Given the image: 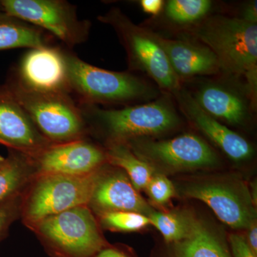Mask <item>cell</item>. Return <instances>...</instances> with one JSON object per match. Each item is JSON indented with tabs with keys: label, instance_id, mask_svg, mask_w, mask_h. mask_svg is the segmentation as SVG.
I'll return each instance as SVG.
<instances>
[{
	"label": "cell",
	"instance_id": "6da1fadb",
	"mask_svg": "<svg viewBox=\"0 0 257 257\" xmlns=\"http://www.w3.org/2000/svg\"><path fill=\"white\" fill-rule=\"evenodd\" d=\"M193 35L210 49L221 71L244 76L251 103L256 99L257 26L243 19L210 17L193 30Z\"/></svg>",
	"mask_w": 257,
	"mask_h": 257
},
{
	"label": "cell",
	"instance_id": "7a4b0ae2",
	"mask_svg": "<svg viewBox=\"0 0 257 257\" xmlns=\"http://www.w3.org/2000/svg\"><path fill=\"white\" fill-rule=\"evenodd\" d=\"M46 140L59 144L77 141L84 116L70 94L35 90L10 74L4 84Z\"/></svg>",
	"mask_w": 257,
	"mask_h": 257
},
{
	"label": "cell",
	"instance_id": "3957f363",
	"mask_svg": "<svg viewBox=\"0 0 257 257\" xmlns=\"http://www.w3.org/2000/svg\"><path fill=\"white\" fill-rule=\"evenodd\" d=\"M69 91L79 105L127 104L157 96L156 90L130 72L106 70L91 65L73 54L64 52Z\"/></svg>",
	"mask_w": 257,
	"mask_h": 257
},
{
	"label": "cell",
	"instance_id": "277c9868",
	"mask_svg": "<svg viewBox=\"0 0 257 257\" xmlns=\"http://www.w3.org/2000/svg\"><path fill=\"white\" fill-rule=\"evenodd\" d=\"M114 29L126 51L130 68L146 73L161 89L175 93L181 89L180 80L171 67L156 34L133 23L118 8L98 18Z\"/></svg>",
	"mask_w": 257,
	"mask_h": 257
},
{
	"label": "cell",
	"instance_id": "5b68a950",
	"mask_svg": "<svg viewBox=\"0 0 257 257\" xmlns=\"http://www.w3.org/2000/svg\"><path fill=\"white\" fill-rule=\"evenodd\" d=\"M170 99L126 106L122 109H104L94 105H80L83 114L95 118L116 143L127 139L150 136L169 131L179 123Z\"/></svg>",
	"mask_w": 257,
	"mask_h": 257
},
{
	"label": "cell",
	"instance_id": "8992f818",
	"mask_svg": "<svg viewBox=\"0 0 257 257\" xmlns=\"http://www.w3.org/2000/svg\"><path fill=\"white\" fill-rule=\"evenodd\" d=\"M3 13L48 32L69 48L87 40L90 25L62 0H0Z\"/></svg>",
	"mask_w": 257,
	"mask_h": 257
},
{
	"label": "cell",
	"instance_id": "52a82bcc",
	"mask_svg": "<svg viewBox=\"0 0 257 257\" xmlns=\"http://www.w3.org/2000/svg\"><path fill=\"white\" fill-rule=\"evenodd\" d=\"M40 234L66 257H92L104 242L87 206L48 216L37 224Z\"/></svg>",
	"mask_w": 257,
	"mask_h": 257
},
{
	"label": "cell",
	"instance_id": "ba28073f",
	"mask_svg": "<svg viewBox=\"0 0 257 257\" xmlns=\"http://www.w3.org/2000/svg\"><path fill=\"white\" fill-rule=\"evenodd\" d=\"M95 172L89 175H47L40 179L29 198L26 219L38 224L48 216L72 208L87 206L99 179Z\"/></svg>",
	"mask_w": 257,
	"mask_h": 257
},
{
	"label": "cell",
	"instance_id": "9c48e42d",
	"mask_svg": "<svg viewBox=\"0 0 257 257\" xmlns=\"http://www.w3.org/2000/svg\"><path fill=\"white\" fill-rule=\"evenodd\" d=\"M136 150L142 157L174 170L211 167L218 160L205 142L189 134L165 141L138 144Z\"/></svg>",
	"mask_w": 257,
	"mask_h": 257
},
{
	"label": "cell",
	"instance_id": "30bf717a",
	"mask_svg": "<svg viewBox=\"0 0 257 257\" xmlns=\"http://www.w3.org/2000/svg\"><path fill=\"white\" fill-rule=\"evenodd\" d=\"M11 74L35 90L70 94L64 51L58 47L31 49Z\"/></svg>",
	"mask_w": 257,
	"mask_h": 257
},
{
	"label": "cell",
	"instance_id": "8fae6325",
	"mask_svg": "<svg viewBox=\"0 0 257 257\" xmlns=\"http://www.w3.org/2000/svg\"><path fill=\"white\" fill-rule=\"evenodd\" d=\"M37 157L39 170L45 175H89L106 159L100 149L82 140L48 147Z\"/></svg>",
	"mask_w": 257,
	"mask_h": 257
},
{
	"label": "cell",
	"instance_id": "7c38bea8",
	"mask_svg": "<svg viewBox=\"0 0 257 257\" xmlns=\"http://www.w3.org/2000/svg\"><path fill=\"white\" fill-rule=\"evenodd\" d=\"M0 143L36 155L50 147L4 84L0 85Z\"/></svg>",
	"mask_w": 257,
	"mask_h": 257
},
{
	"label": "cell",
	"instance_id": "4fadbf2b",
	"mask_svg": "<svg viewBox=\"0 0 257 257\" xmlns=\"http://www.w3.org/2000/svg\"><path fill=\"white\" fill-rule=\"evenodd\" d=\"M189 198L207 204L224 224L234 229H248L254 221V211L246 200L224 184H192L184 190Z\"/></svg>",
	"mask_w": 257,
	"mask_h": 257
},
{
	"label": "cell",
	"instance_id": "5bb4252c",
	"mask_svg": "<svg viewBox=\"0 0 257 257\" xmlns=\"http://www.w3.org/2000/svg\"><path fill=\"white\" fill-rule=\"evenodd\" d=\"M181 110L199 130L212 140L224 153L235 161H242L249 158L253 153L250 144L221 124L200 107L192 94L181 88L175 93Z\"/></svg>",
	"mask_w": 257,
	"mask_h": 257
},
{
	"label": "cell",
	"instance_id": "9a60e30c",
	"mask_svg": "<svg viewBox=\"0 0 257 257\" xmlns=\"http://www.w3.org/2000/svg\"><path fill=\"white\" fill-rule=\"evenodd\" d=\"M156 38L179 80L199 75H211L220 72L219 61L205 45L183 40Z\"/></svg>",
	"mask_w": 257,
	"mask_h": 257
},
{
	"label": "cell",
	"instance_id": "2e32d148",
	"mask_svg": "<svg viewBox=\"0 0 257 257\" xmlns=\"http://www.w3.org/2000/svg\"><path fill=\"white\" fill-rule=\"evenodd\" d=\"M90 202L103 213L133 211L146 215L152 211L130 179L121 173L99 178Z\"/></svg>",
	"mask_w": 257,
	"mask_h": 257
},
{
	"label": "cell",
	"instance_id": "e0dca14e",
	"mask_svg": "<svg viewBox=\"0 0 257 257\" xmlns=\"http://www.w3.org/2000/svg\"><path fill=\"white\" fill-rule=\"evenodd\" d=\"M192 96L202 109L219 121L241 124L247 119V103L229 88L213 83L206 84Z\"/></svg>",
	"mask_w": 257,
	"mask_h": 257
},
{
	"label": "cell",
	"instance_id": "ac0fdd59",
	"mask_svg": "<svg viewBox=\"0 0 257 257\" xmlns=\"http://www.w3.org/2000/svg\"><path fill=\"white\" fill-rule=\"evenodd\" d=\"M48 37L42 29L0 12V51L50 46Z\"/></svg>",
	"mask_w": 257,
	"mask_h": 257
},
{
	"label": "cell",
	"instance_id": "d6986e66",
	"mask_svg": "<svg viewBox=\"0 0 257 257\" xmlns=\"http://www.w3.org/2000/svg\"><path fill=\"white\" fill-rule=\"evenodd\" d=\"M187 234L176 243V257H229L220 240L207 226L187 217Z\"/></svg>",
	"mask_w": 257,
	"mask_h": 257
},
{
	"label": "cell",
	"instance_id": "ffe728a7",
	"mask_svg": "<svg viewBox=\"0 0 257 257\" xmlns=\"http://www.w3.org/2000/svg\"><path fill=\"white\" fill-rule=\"evenodd\" d=\"M111 164L126 171L138 192L146 189L152 178V168L121 143H113L106 153Z\"/></svg>",
	"mask_w": 257,
	"mask_h": 257
},
{
	"label": "cell",
	"instance_id": "44dd1931",
	"mask_svg": "<svg viewBox=\"0 0 257 257\" xmlns=\"http://www.w3.org/2000/svg\"><path fill=\"white\" fill-rule=\"evenodd\" d=\"M211 5L209 0H170L165 5V14L174 23H195L207 16Z\"/></svg>",
	"mask_w": 257,
	"mask_h": 257
},
{
	"label": "cell",
	"instance_id": "7402d4cb",
	"mask_svg": "<svg viewBox=\"0 0 257 257\" xmlns=\"http://www.w3.org/2000/svg\"><path fill=\"white\" fill-rule=\"evenodd\" d=\"M27 177L23 160L15 155L5 159L0 168V204L16 197Z\"/></svg>",
	"mask_w": 257,
	"mask_h": 257
},
{
	"label": "cell",
	"instance_id": "603a6c76",
	"mask_svg": "<svg viewBox=\"0 0 257 257\" xmlns=\"http://www.w3.org/2000/svg\"><path fill=\"white\" fill-rule=\"evenodd\" d=\"M147 216L150 219V224L153 225L168 242H178L187 234V217L152 211Z\"/></svg>",
	"mask_w": 257,
	"mask_h": 257
},
{
	"label": "cell",
	"instance_id": "cb8c5ba5",
	"mask_svg": "<svg viewBox=\"0 0 257 257\" xmlns=\"http://www.w3.org/2000/svg\"><path fill=\"white\" fill-rule=\"evenodd\" d=\"M101 222L109 229L123 231H138L150 224L148 216L133 211L103 213Z\"/></svg>",
	"mask_w": 257,
	"mask_h": 257
},
{
	"label": "cell",
	"instance_id": "d4e9b609",
	"mask_svg": "<svg viewBox=\"0 0 257 257\" xmlns=\"http://www.w3.org/2000/svg\"><path fill=\"white\" fill-rule=\"evenodd\" d=\"M147 189L152 200L159 204H167L175 195L173 184L163 175L152 177Z\"/></svg>",
	"mask_w": 257,
	"mask_h": 257
},
{
	"label": "cell",
	"instance_id": "484cf974",
	"mask_svg": "<svg viewBox=\"0 0 257 257\" xmlns=\"http://www.w3.org/2000/svg\"><path fill=\"white\" fill-rule=\"evenodd\" d=\"M20 201L15 197L0 204V240L4 236L11 223L18 216Z\"/></svg>",
	"mask_w": 257,
	"mask_h": 257
},
{
	"label": "cell",
	"instance_id": "4316f807",
	"mask_svg": "<svg viewBox=\"0 0 257 257\" xmlns=\"http://www.w3.org/2000/svg\"><path fill=\"white\" fill-rule=\"evenodd\" d=\"M229 240L234 257H256V253L253 252L241 235L231 234Z\"/></svg>",
	"mask_w": 257,
	"mask_h": 257
},
{
	"label": "cell",
	"instance_id": "83f0119b",
	"mask_svg": "<svg viewBox=\"0 0 257 257\" xmlns=\"http://www.w3.org/2000/svg\"><path fill=\"white\" fill-rule=\"evenodd\" d=\"M164 5L165 3L162 0H142L140 2L143 11L147 14L152 15L160 14Z\"/></svg>",
	"mask_w": 257,
	"mask_h": 257
},
{
	"label": "cell",
	"instance_id": "f1b7e54d",
	"mask_svg": "<svg viewBox=\"0 0 257 257\" xmlns=\"http://www.w3.org/2000/svg\"><path fill=\"white\" fill-rule=\"evenodd\" d=\"M248 23L256 24L257 22V8L256 1H253L251 3L246 5L243 9V17L241 18Z\"/></svg>",
	"mask_w": 257,
	"mask_h": 257
},
{
	"label": "cell",
	"instance_id": "f546056e",
	"mask_svg": "<svg viewBox=\"0 0 257 257\" xmlns=\"http://www.w3.org/2000/svg\"><path fill=\"white\" fill-rule=\"evenodd\" d=\"M247 241L248 246L253 250V252L257 253V227L256 221H253L248 228Z\"/></svg>",
	"mask_w": 257,
	"mask_h": 257
},
{
	"label": "cell",
	"instance_id": "4dcf8cb0",
	"mask_svg": "<svg viewBox=\"0 0 257 257\" xmlns=\"http://www.w3.org/2000/svg\"><path fill=\"white\" fill-rule=\"evenodd\" d=\"M95 257H127L116 250L112 248H106L99 251Z\"/></svg>",
	"mask_w": 257,
	"mask_h": 257
},
{
	"label": "cell",
	"instance_id": "1f68e13d",
	"mask_svg": "<svg viewBox=\"0 0 257 257\" xmlns=\"http://www.w3.org/2000/svg\"><path fill=\"white\" fill-rule=\"evenodd\" d=\"M5 159L4 157L0 156V168L3 167V165H4L5 162Z\"/></svg>",
	"mask_w": 257,
	"mask_h": 257
},
{
	"label": "cell",
	"instance_id": "d6a6232c",
	"mask_svg": "<svg viewBox=\"0 0 257 257\" xmlns=\"http://www.w3.org/2000/svg\"><path fill=\"white\" fill-rule=\"evenodd\" d=\"M0 12H3V9H2L1 3H0Z\"/></svg>",
	"mask_w": 257,
	"mask_h": 257
}]
</instances>
